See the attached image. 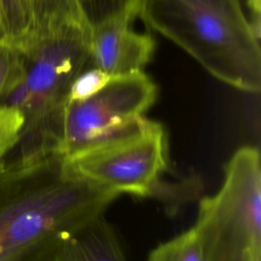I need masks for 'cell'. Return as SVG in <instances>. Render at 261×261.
<instances>
[{
  "label": "cell",
  "mask_w": 261,
  "mask_h": 261,
  "mask_svg": "<svg viewBox=\"0 0 261 261\" xmlns=\"http://www.w3.org/2000/svg\"><path fill=\"white\" fill-rule=\"evenodd\" d=\"M118 196L77 175L59 152L15 155L0 167V261H49Z\"/></svg>",
  "instance_id": "obj_1"
},
{
  "label": "cell",
  "mask_w": 261,
  "mask_h": 261,
  "mask_svg": "<svg viewBox=\"0 0 261 261\" xmlns=\"http://www.w3.org/2000/svg\"><path fill=\"white\" fill-rule=\"evenodd\" d=\"M137 16L220 82L261 89V49L240 0H138Z\"/></svg>",
  "instance_id": "obj_2"
},
{
  "label": "cell",
  "mask_w": 261,
  "mask_h": 261,
  "mask_svg": "<svg viewBox=\"0 0 261 261\" xmlns=\"http://www.w3.org/2000/svg\"><path fill=\"white\" fill-rule=\"evenodd\" d=\"M86 27H72L22 54L24 72L9 99L24 116L20 157L58 152L67 96L74 77L91 66Z\"/></svg>",
  "instance_id": "obj_3"
},
{
  "label": "cell",
  "mask_w": 261,
  "mask_h": 261,
  "mask_svg": "<svg viewBox=\"0 0 261 261\" xmlns=\"http://www.w3.org/2000/svg\"><path fill=\"white\" fill-rule=\"evenodd\" d=\"M206 261H261V164L256 147L239 148L219 191L199 202L194 225Z\"/></svg>",
  "instance_id": "obj_4"
},
{
  "label": "cell",
  "mask_w": 261,
  "mask_h": 261,
  "mask_svg": "<svg viewBox=\"0 0 261 261\" xmlns=\"http://www.w3.org/2000/svg\"><path fill=\"white\" fill-rule=\"evenodd\" d=\"M64 159L77 175L100 188L151 197L167 168V134L160 122L143 116L125 130Z\"/></svg>",
  "instance_id": "obj_5"
},
{
  "label": "cell",
  "mask_w": 261,
  "mask_h": 261,
  "mask_svg": "<svg viewBox=\"0 0 261 261\" xmlns=\"http://www.w3.org/2000/svg\"><path fill=\"white\" fill-rule=\"evenodd\" d=\"M156 97L157 87L144 71L113 76L90 98L66 104L58 152L67 157L125 130Z\"/></svg>",
  "instance_id": "obj_6"
},
{
  "label": "cell",
  "mask_w": 261,
  "mask_h": 261,
  "mask_svg": "<svg viewBox=\"0 0 261 261\" xmlns=\"http://www.w3.org/2000/svg\"><path fill=\"white\" fill-rule=\"evenodd\" d=\"M72 27L87 28L74 0H0V41L22 54Z\"/></svg>",
  "instance_id": "obj_7"
},
{
  "label": "cell",
  "mask_w": 261,
  "mask_h": 261,
  "mask_svg": "<svg viewBox=\"0 0 261 261\" xmlns=\"http://www.w3.org/2000/svg\"><path fill=\"white\" fill-rule=\"evenodd\" d=\"M134 17H123L91 33V66L98 67L111 76L144 71L153 56L155 42L150 35L133 31L129 27Z\"/></svg>",
  "instance_id": "obj_8"
},
{
  "label": "cell",
  "mask_w": 261,
  "mask_h": 261,
  "mask_svg": "<svg viewBox=\"0 0 261 261\" xmlns=\"http://www.w3.org/2000/svg\"><path fill=\"white\" fill-rule=\"evenodd\" d=\"M49 261H126L120 242L104 216L66 237Z\"/></svg>",
  "instance_id": "obj_9"
},
{
  "label": "cell",
  "mask_w": 261,
  "mask_h": 261,
  "mask_svg": "<svg viewBox=\"0 0 261 261\" xmlns=\"http://www.w3.org/2000/svg\"><path fill=\"white\" fill-rule=\"evenodd\" d=\"M80 14L92 33L123 17H136L138 0H74Z\"/></svg>",
  "instance_id": "obj_10"
},
{
  "label": "cell",
  "mask_w": 261,
  "mask_h": 261,
  "mask_svg": "<svg viewBox=\"0 0 261 261\" xmlns=\"http://www.w3.org/2000/svg\"><path fill=\"white\" fill-rule=\"evenodd\" d=\"M147 261H206L195 227L164 242L153 249Z\"/></svg>",
  "instance_id": "obj_11"
},
{
  "label": "cell",
  "mask_w": 261,
  "mask_h": 261,
  "mask_svg": "<svg viewBox=\"0 0 261 261\" xmlns=\"http://www.w3.org/2000/svg\"><path fill=\"white\" fill-rule=\"evenodd\" d=\"M23 123L20 110L0 103V167L5 162V155L17 146Z\"/></svg>",
  "instance_id": "obj_12"
},
{
  "label": "cell",
  "mask_w": 261,
  "mask_h": 261,
  "mask_svg": "<svg viewBox=\"0 0 261 261\" xmlns=\"http://www.w3.org/2000/svg\"><path fill=\"white\" fill-rule=\"evenodd\" d=\"M112 77L98 67L89 66L85 68L72 81L68 91L67 103L90 98L103 89Z\"/></svg>",
  "instance_id": "obj_13"
},
{
  "label": "cell",
  "mask_w": 261,
  "mask_h": 261,
  "mask_svg": "<svg viewBox=\"0 0 261 261\" xmlns=\"http://www.w3.org/2000/svg\"><path fill=\"white\" fill-rule=\"evenodd\" d=\"M23 72L22 54L0 41V99L21 80Z\"/></svg>",
  "instance_id": "obj_14"
},
{
  "label": "cell",
  "mask_w": 261,
  "mask_h": 261,
  "mask_svg": "<svg viewBox=\"0 0 261 261\" xmlns=\"http://www.w3.org/2000/svg\"><path fill=\"white\" fill-rule=\"evenodd\" d=\"M248 6L252 12L250 22L254 25L260 24V0H247Z\"/></svg>",
  "instance_id": "obj_15"
}]
</instances>
